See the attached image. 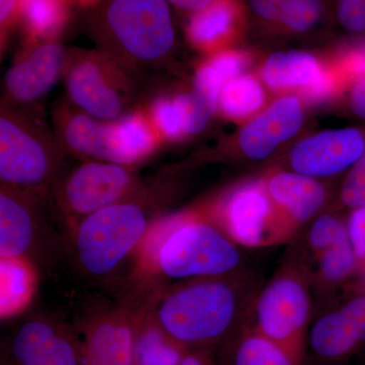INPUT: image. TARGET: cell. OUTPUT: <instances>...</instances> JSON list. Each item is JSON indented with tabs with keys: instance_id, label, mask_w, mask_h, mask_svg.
Returning <instances> with one entry per match:
<instances>
[{
	"instance_id": "obj_1",
	"label": "cell",
	"mask_w": 365,
	"mask_h": 365,
	"mask_svg": "<svg viewBox=\"0 0 365 365\" xmlns=\"http://www.w3.org/2000/svg\"><path fill=\"white\" fill-rule=\"evenodd\" d=\"M130 294L148 297L169 281L225 277L241 272L242 254L208 215H163L134 255Z\"/></svg>"
},
{
	"instance_id": "obj_2",
	"label": "cell",
	"mask_w": 365,
	"mask_h": 365,
	"mask_svg": "<svg viewBox=\"0 0 365 365\" xmlns=\"http://www.w3.org/2000/svg\"><path fill=\"white\" fill-rule=\"evenodd\" d=\"M258 292L242 273L180 281L148 295L155 321L188 350L208 351L237 333Z\"/></svg>"
},
{
	"instance_id": "obj_3",
	"label": "cell",
	"mask_w": 365,
	"mask_h": 365,
	"mask_svg": "<svg viewBox=\"0 0 365 365\" xmlns=\"http://www.w3.org/2000/svg\"><path fill=\"white\" fill-rule=\"evenodd\" d=\"M168 189L158 173L134 193L81 220L66 234L68 260L88 279H110L167 215Z\"/></svg>"
},
{
	"instance_id": "obj_4",
	"label": "cell",
	"mask_w": 365,
	"mask_h": 365,
	"mask_svg": "<svg viewBox=\"0 0 365 365\" xmlns=\"http://www.w3.org/2000/svg\"><path fill=\"white\" fill-rule=\"evenodd\" d=\"M91 21L98 50L136 83L169 58L175 30L168 0H101Z\"/></svg>"
},
{
	"instance_id": "obj_5",
	"label": "cell",
	"mask_w": 365,
	"mask_h": 365,
	"mask_svg": "<svg viewBox=\"0 0 365 365\" xmlns=\"http://www.w3.org/2000/svg\"><path fill=\"white\" fill-rule=\"evenodd\" d=\"M67 155L54 131L37 113L1 101V185L50 197L52 187L67 170Z\"/></svg>"
},
{
	"instance_id": "obj_6",
	"label": "cell",
	"mask_w": 365,
	"mask_h": 365,
	"mask_svg": "<svg viewBox=\"0 0 365 365\" xmlns=\"http://www.w3.org/2000/svg\"><path fill=\"white\" fill-rule=\"evenodd\" d=\"M0 257L24 259L38 271L68 260L66 232L50 197L1 185Z\"/></svg>"
},
{
	"instance_id": "obj_7",
	"label": "cell",
	"mask_w": 365,
	"mask_h": 365,
	"mask_svg": "<svg viewBox=\"0 0 365 365\" xmlns=\"http://www.w3.org/2000/svg\"><path fill=\"white\" fill-rule=\"evenodd\" d=\"M145 180L137 165L83 160L62 174L50 197L66 235L81 220L134 193Z\"/></svg>"
},
{
	"instance_id": "obj_8",
	"label": "cell",
	"mask_w": 365,
	"mask_h": 365,
	"mask_svg": "<svg viewBox=\"0 0 365 365\" xmlns=\"http://www.w3.org/2000/svg\"><path fill=\"white\" fill-rule=\"evenodd\" d=\"M62 74L69 102L91 116L115 121L137 109L138 83L100 50H68Z\"/></svg>"
},
{
	"instance_id": "obj_9",
	"label": "cell",
	"mask_w": 365,
	"mask_h": 365,
	"mask_svg": "<svg viewBox=\"0 0 365 365\" xmlns=\"http://www.w3.org/2000/svg\"><path fill=\"white\" fill-rule=\"evenodd\" d=\"M252 328L277 343L302 361L312 299L306 276L297 269L280 271L257 294Z\"/></svg>"
},
{
	"instance_id": "obj_10",
	"label": "cell",
	"mask_w": 365,
	"mask_h": 365,
	"mask_svg": "<svg viewBox=\"0 0 365 365\" xmlns=\"http://www.w3.org/2000/svg\"><path fill=\"white\" fill-rule=\"evenodd\" d=\"M208 216L235 244L247 248L281 244L297 232L260 182L235 190Z\"/></svg>"
},
{
	"instance_id": "obj_11",
	"label": "cell",
	"mask_w": 365,
	"mask_h": 365,
	"mask_svg": "<svg viewBox=\"0 0 365 365\" xmlns=\"http://www.w3.org/2000/svg\"><path fill=\"white\" fill-rule=\"evenodd\" d=\"M143 302L128 295L83 322L76 330L83 365H134L137 319Z\"/></svg>"
},
{
	"instance_id": "obj_12",
	"label": "cell",
	"mask_w": 365,
	"mask_h": 365,
	"mask_svg": "<svg viewBox=\"0 0 365 365\" xmlns=\"http://www.w3.org/2000/svg\"><path fill=\"white\" fill-rule=\"evenodd\" d=\"M7 355L16 365H83L76 330L61 319L40 314L14 330Z\"/></svg>"
},
{
	"instance_id": "obj_13",
	"label": "cell",
	"mask_w": 365,
	"mask_h": 365,
	"mask_svg": "<svg viewBox=\"0 0 365 365\" xmlns=\"http://www.w3.org/2000/svg\"><path fill=\"white\" fill-rule=\"evenodd\" d=\"M52 121L53 131L67 155L81 160L122 163L117 146L116 120L98 119L69 101H63L55 107Z\"/></svg>"
},
{
	"instance_id": "obj_14",
	"label": "cell",
	"mask_w": 365,
	"mask_h": 365,
	"mask_svg": "<svg viewBox=\"0 0 365 365\" xmlns=\"http://www.w3.org/2000/svg\"><path fill=\"white\" fill-rule=\"evenodd\" d=\"M66 50L56 40L31 44L4 79L2 101L31 107L44 98L63 73Z\"/></svg>"
},
{
	"instance_id": "obj_15",
	"label": "cell",
	"mask_w": 365,
	"mask_h": 365,
	"mask_svg": "<svg viewBox=\"0 0 365 365\" xmlns=\"http://www.w3.org/2000/svg\"><path fill=\"white\" fill-rule=\"evenodd\" d=\"M364 151V140L359 131L324 132L297 144L290 163L295 172L306 176H331L356 163Z\"/></svg>"
},
{
	"instance_id": "obj_16",
	"label": "cell",
	"mask_w": 365,
	"mask_h": 365,
	"mask_svg": "<svg viewBox=\"0 0 365 365\" xmlns=\"http://www.w3.org/2000/svg\"><path fill=\"white\" fill-rule=\"evenodd\" d=\"M365 342V295L319 317L309 332L314 354L327 360H339Z\"/></svg>"
},
{
	"instance_id": "obj_17",
	"label": "cell",
	"mask_w": 365,
	"mask_h": 365,
	"mask_svg": "<svg viewBox=\"0 0 365 365\" xmlns=\"http://www.w3.org/2000/svg\"><path fill=\"white\" fill-rule=\"evenodd\" d=\"M302 123L297 98H281L242 129L239 138L241 150L251 160H264L281 143L292 138Z\"/></svg>"
},
{
	"instance_id": "obj_18",
	"label": "cell",
	"mask_w": 365,
	"mask_h": 365,
	"mask_svg": "<svg viewBox=\"0 0 365 365\" xmlns=\"http://www.w3.org/2000/svg\"><path fill=\"white\" fill-rule=\"evenodd\" d=\"M269 195L295 230L314 217L323 207L325 190L313 177L282 172L270 178Z\"/></svg>"
},
{
	"instance_id": "obj_19",
	"label": "cell",
	"mask_w": 365,
	"mask_h": 365,
	"mask_svg": "<svg viewBox=\"0 0 365 365\" xmlns=\"http://www.w3.org/2000/svg\"><path fill=\"white\" fill-rule=\"evenodd\" d=\"M188 351L158 325L144 299L137 319L134 365H179Z\"/></svg>"
},
{
	"instance_id": "obj_20",
	"label": "cell",
	"mask_w": 365,
	"mask_h": 365,
	"mask_svg": "<svg viewBox=\"0 0 365 365\" xmlns=\"http://www.w3.org/2000/svg\"><path fill=\"white\" fill-rule=\"evenodd\" d=\"M38 269L30 262L0 257V316L14 318L25 312L38 285Z\"/></svg>"
},
{
	"instance_id": "obj_21",
	"label": "cell",
	"mask_w": 365,
	"mask_h": 365,
	"mask_svg": "<svg viewBox=\"0 0 365 365\" xmlns=\"http://www.w3.org/2000/svg\"><path fill=\"white\" fill-rule=\"evenodd\" d=\"M19 20L31 44L56 40L69 21L67 0H19Z\"/></svg>"
},
{
	"instance_id": "obj_22",
	"label": "cell",
	"mask_w": 365,
	"mask_h": 365,
	"mask_svg": "<svg viewBox=\"0 0 365 365\" xmlns=\"http://www.w3.org/2000/svg\"><path fill=\"white\" fill-rule=\"evenodd\" d=\"M228 356L230 365H302L292 353L250 327L242 329Z\"/></svg>"
},
{
	"instance_id": "obj_23",
	"label": "cell",
	"mask_w": 365,
	"mask_h": 365,
	"mask_svg": "<svg viewBox=\"0 0 365 365\" xmlns=\"http://www.w3.org/2000/svg\"><path fill=\"white\" fill-rule=\"evenodd\" d=\"M163 141H178L190 135L191 103L189 93L151 98L144 110Z\"/></svg>"
},
{
	"instance_id": "obj_24",
	"label": "cell",
	"mask_w": 365,
	"mask_h": 365,
	"mask_svg": "<svg viewBox=\"0 0 365 365\" xmlns=\"http://www.w3.org/2000/svg\"><path fill=\"white\" fill-rule=\"evenodd\" d=\"M235 19V6L230 0H215L192 16L188 26L190 40L203 49L215 47L232 32Z\"/></svg>"
},
{
	"instance_id": "obj_25",
	"label": "cell",
	"mask_w": 365,
	"mask_h": 365,
	"mask_svg": "<svg viewBox=\"0 0 365 365\" xmlns=\"http://www.w3.org/2000/svg\"><path fill=\"white\" fill-rule=\"evenodd\" d=\"M319 71L318 63L307 53H277L266 62L263 78L271 88L307 86Z\"/></svg>"
},
{
	"instance_id": "obj_26",
	"label": "cell",
	"mask_w": 365,
	"mask_h": 365,
	"mask_svg": "<svg viewBox=\"0 0 365 365\" xmlns=\"http://www.w3.org/2000/svg\"><path fill=\"white\" fill-rule=\"evenodd\" d=\"M263 100L260 85L253 78L242 76L225 83L218 105L225 116L237 119L258 110Z\"/></svg>"
},
{
	"instance_id": "obj_27",
	"label": "cell",
	"mask_w": 365,
	"mask_h": 365,
	"mask_svg": "<svg viewBox=\"0 0 365 365\" xmlns=\"http://www.w3.org/2000/svg\"><path fill=\"white\" fill-rule=\"evenodd\" d=\"M314 258L318 264L317 280L324 287H331L344 281L354 270L357 263L350 242L327 250Z\"/></svg>"
},
{
	"instance_id": "obj_28",
	"label": "cell",
	"mask_w": 365,
	"mask_h": 365,
	"mask_svg": "<svg viewBox=\"0 0 365 365\" xmlns=\"http://www.w3.org/2000/svg\"><path fill=\"white\" fill-rule=\"evenodd\" d=\"M347 242H350L347 227L335 216H319L309 228V245L314 257Z\"/></svg>"
},
{
	"instance_id": "obj_29",
	"label": "cell",
	"mask_w": 365,
	"mask_h": 365,
	"mask_svg": "<svg viewBox=\"0 0 365 365\" xmlns=\"http://www.w3.org/2000/svg\"><path fill=\"white\" fill-rule=\"evenodd\" d=\"M321 13L319 0H284L279 21L292 30L304 32L314 26Z\"/></svg>"
},
{
	"instance_id": "obj_30",
	"label": "cell",
	"mask_w": 365,
	"mask_h": 365,
	"mask_svg": "<svg viewBox=\"0 0 365 365\" xmlns=\"http://www.w3.org/2000/svg\"><path fill=\"white\" fill-rule=\"evenodd\" d=\"M342 201L345 205L357 209L365 206V153L354 163L343 184Z\"/></svg>"
},
{
	"instance_id": "obj_31",
	"label": "cell",
	"mask_w": 365,
	"mask_h": 365,
	"mask_svg": "<svg viewBox=\"0 0 365 365\" xmlns=\"http://www.w3.org/2000/svg\"><path fill=\"white\" fill-rule=\"evenodd\" d=\"M347 230L357 261L365 262V206L354 209Z\"/></svg>"
},
{
	"instance_id": "obj_32",
	"label": "cell",
	"mask_w": 365,
	"mask_h": 365,
	"mask_svg": "<svg viewBox=\"0 0 365 365\" xmlns=\"http://www.w3.org/2000/svg\"><path fill=\"white\" fill-rule=\"evenodd\" d=\"M339 19L347 30L359 32L365 28V0H346L339 9Z\"/></svg>"
},
{
	"instance_id": "obj_33",
	"label": "cell",
	"mask_w": 365,
	"mask_h": 365,
	"mask_svg": "<svg viewBox=\"0 0 365 365\" xmlns=\"http://www.w3.org/2000/svg\"><path fill=\"white\" fill-rule=\"evenodd\" d=\"M209 63L215 67V71L225 79V83H227L239 76L245 66V60L237 53H225L216 56Z\"/></svg>"
},
{
	"instance_id": "obj_34",
	"label": "cell",
	"mask_w": 365,
	"mask_h": 365,
	"mask_svg": "<svg viewBox=\"0 0 365 365\" xmlns=\"http://www.w3.org/2000/svg\"><path fill=\"white\" fill-rule=\"evenodd\" d=\"M335 85V78L330 72L319 71L316 78L306 86L304 96L312 102H319L332 93Z\"/></svg>"
},
{
	"instance_id": "obj_35",
	"label": "cell",
	"mask_w": 365,
	"mask_h": 365,
	"mask_svg": "<svg viewBox=\"0 0 365 365\" xmlns=\"http://www.w3.org/2000/svg\"><path fill=\"white\" fill-rule=\"evenodd\" d=\"M343 71H344L346 78L349 79L365 78V54L364 53L353 52L348 54L343 60Z\"/></svg>"
},
{
	"instance_id": "obj_36",
	"label": "cell",
	"mask_w": 365,
	"mask_h": 365,
	"mask_svg": "<svg viewBox=\"0 0 365 365\" xmlns=\"http://www.w3.org/2000/svg\"><path fill=\"white\" fill-rule=\"evenodd\" d=\"M284 0H250L252 9L266 20H279Z\"/></svg>"
},
{
	"instance_id": "obj_37",
	"label": "cell",
	"mask_w": 365,
	"mask_h": 365,
	"mask_svg": "<svg viewBox=\"0 0 365 365\" xmlns=\"http://www.w3.org/2000/svg\"><path fill=\"white\" fill-rule=\"evenodd\" d=\"M19 19V0H0V24L2 34Z\"/></svg>"
},
{
	"instance_id": "obj_38",
	"label": "cell",
	"mask_w": 365,
	"mask_h": 365,
	"mask_svg": "<svg viewBox=\"0 0 365 365\" xmlns=\"http://www.w3.org/2000/svg\"><path fill=\"white\" fill-rule=\"evenodd\" d=\"M351 105L353 111L365 119V78L355 86L352 91Z\"/></svg>"
},
{
	"instance_id": "obj_39",
	"label": "cell",
	"mask_w": 365,
	"mask_h": 365,
	"mask_svg": "<svg viewBox=\"0 0 365 365\" xmlns=\"http://www.w3.org/2000/svg\"><path fill=\"white\" fill-rule=\"evenodd\" d=\"M179 365H213L208 351L189 350Z\"/></svg>"
},
{
	"instance_id": "obj_40",
	"label": "cell",
	"mask_w": 365,
	"mask_h": 365,
	"mask_svg": "<svg viewBox=\"0 0 365 365\" xmlns=\"http://www.w3.org/2000/svg\"><path fill=\"white\" fill-rule=\"evenodd\" d=\"M168 1L186 11H198L205 9L215 0H168Z\"/></svg>"
},
{
	"instance_id": "obj_41",
	"label": "cell",
	"mask_w": 365,
	"mask_h": 365,
	"mask_svg": "<svg viewBox=\"0 0 365 365\" xmlns=\"http://www.w3.org/2000/svg\"><path fill=\"white\" fill-rule=\"evenodd\" d=\"M71 1L76 2L81 6H98L100 4L101 0H71Z\"/></svg>"
},
{
	"instance_id": "obj_42",
	"label": "cell",
	"mask_w": 365,
	"mask_h": 365,
	"mask_svg": "<svg viewBox=\"0 0 365 365\" xmlns=\"http://www.w3.org/2000/svg\"><path fill=\"white\" fill-rule=\"evenodd\" d=\"M342 1H346V0H342Z\"/></svg>"
}]
</instances>
